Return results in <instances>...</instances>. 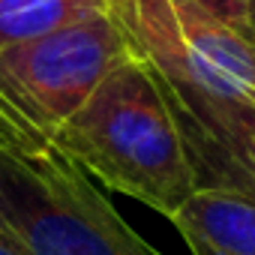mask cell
Wrapping results in <instances>:
<instances>
[{"label":"cell","instance_id":"obj_7","mask_svg":"<svg viewBox=\"0 0 255 255\" xmlns=\"http://www.w3.org/2000/svg\"><path fill=\"white\" fill-rule=\"evenodd\" d=\"M246 30L255 42V0H246Z\"/></svg>","mask_w":255,"mask_h":255},{"label":"cell","instance_id":"obj_6","mask_svg":"<svg viewBox=\"0 0 255 255\" xmlns=\"http://www.w3.org/2000/svg\"><path fill=\"white\" fill-rule=\"evenodd\" d=\"M192 3H198L213 18H219L228 27H234V30H240V33L249 36V30H246V0H192Z\"/></svg>","mask_w":255,"mask_h":255},{"label":"cell","instance_id":"obj_3","mask_svg":"<svg viewBox=\"0 0 255 255\" xmlns=\"http://www.w3.org/2000/svg\"><path fill=\"white\" fill-rule=\"evenodd\" d=\"M129 57L132 48L108 12L9 45L0 51V114L33 135L54 138L99 81Z\"/></svg>","mask_w":255,"mask_h":255},{"label":"cell","instance_id":"obj_1","mask_svg":"<svg viewBox=\"0 0 255 255\" xmlns=\"http://www.w3.org/2000/svg\"><path fill=\"white\" fill-rule=\"evenodd\" d=\"M51 141L84 174L165 219L195 192V174L165 96L135 57L114 66Z\"/></svg>","mask_w":255,"mask_h":255},{"label":"cell","instance_id":"obj_4","mask_svg":"<svg viewBox=\"0 0 255 255\" xmlns=\"http://www.w3.org/2000/svg\"><path fill=\"white\" fill-rule=\"evenodd\" d=\"M192 255H255V201L228 189H195L171 216Z\"/></svg>","mask_w":255,"mask_h":255},{"label":"cell","instance_id":"obj_2","mask_svg":"<svg viewBox=\"0 0 255 255\" xmlns=\"http://www.w3.org/2000/svg\"><path fill=\"white\" fill-rule=\"evenodd\" d=\"M0 237L24 255H162L51 138L0 114Z\"/></svg>","mask_w":255,"mask_h":255},{"label":"cell","instance_id":"obj_8","mask_svg":"<svg viewBox=\"0 0 255 255\" xmlns=\"http://www.w3.org/2000/svg\"><path fill=\"white\" fill-rule=\"evenodd\" d=\"M0 255H24L15 243H9L6 237H0Z\"/></svg>","mask_w":255,"mask_h":255},{"label":"cell","instance_id":"obj_5","mask_svg":"<svg viewBox=\"0 0 255 255\" xmlns=\"http://www.w3.org/2000/svg\"><path fill=\"white\" fill-rule=\"evenodd\" d=\"M108 12V0H0V51Z\"/></svg>","mask_w":255,"mask_h":255}]
</instances>
